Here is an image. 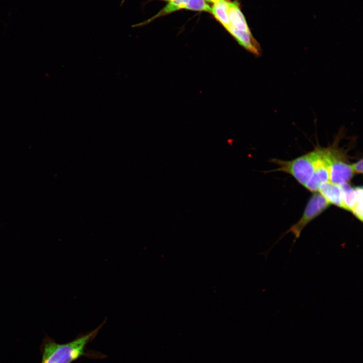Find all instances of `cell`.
Wrapping results in <instances>:
<instances>
[{
  "mask_svg": "<svg viewBox=\"0 0 363 363\" xmlns=\"http://www.w3.org/2000/svg\"><path fill=\"white\" fill-rule=\"evenodd\" d=\"M317 157L313 173L305 185L310 191H318L321 184L329 180V164L327 157L325 148L317 146Z\"/></svg>",
  "mask_w": 363,
  "mask_h": 363,
  "instance_id": "5b68a950",
  "label": "cell"
},
{
  "mask_svg": "<svg viewBox=\"0 0 363 363\" xmlns=\"http://www.w3.org/2000/svg\"><path fill=\"white\" fill-rule=\"evenodd\" d=\"M126 0H123L121 4L122 5L124 2ZM166 2L167 4L170 5L172 7H174L176 11H179L184 9L185 4L187 0H159Z\"/></svg>",
  "mask_w": 363,
  "mask_h": 363,
  "instance_id": "7c38bea8",
  "label": "cell"
},
{
  "mask_svg": "<svg viewBox=\"0 0 363 363\" xmlns=\"http://www.w3.org/2000/svg\"><path fill=\"white\" fill-rule=\"evenodd\" d=\"M228 15L231 27L240 31L251 32L237 1L228 2Z\"/></svg>",
  "mask_w": 363,
  "mask_h": 363,
  "instance_id": "9c48e42d",
  "label": "cell"
},
{
  "mask_svg": "<svg viewBox=\"0 0 363 363\" xmlns=\"http://www.w3.org/2000/svg\"><path fill=\"white\" fill-rule=\"evenodd\" d=\"M317 147L312 152L290 161L273 159L272 162L278 164L279 167L268 172L280 171L293 176L301 185L305 186L311 177L315 166L317 157Z\"/></svg>",
  "mask_w": 363,
  "mask_h": 363,
  "instance_id": "3957f363",
  "label": "cell"
},
{
  "mask_svg": "<svg viewBox=\"0 0 363 363\" xmlns=\"http://www.w3.org/2000/svg\"><path fill=\"white\" fill-rule=\"evenodd\" d=\"M318 191L330 204H333L345 210L342 190L340 185L328 180L321 185Z\"/></svg>",
  "mask_w": 363,
  "mask_h": 363,
  "instance_id": "ba28073f",
  "label": "cell"
},
{
  "mask_svg": "<svg viewBox=\"0 0 363 363\" xmlns=\"http://www.w3.org/2000/svg\"><path fill=\"white\" fill-rule=\"evenodd\" d=\"M206 1H208L209 2L213 3V4L219 2L223 0H205Z\"/></svg>",
  "mask_w": 363,
  "mask_h": 363,
  "instance_id": "5bb4252c",
  "label": "cell"
},
{
  "mask_svg": "<svg viewBox=\"0 0 363 363\" xmlns=\"http://www.w3.org/2000/svg\"><path fill=\"white\" fill-rule=\"evenodd\" d=\"M330 205V204L320 193L313 194L308 201L300 219L288 229L278 240L285 234L291 232L295 237L294 243L296 239L299 237L301 231L306 226L327 209Z\"/></svg>",
  "mask_w": 363,
  "mask_h": 363,
  "instance_id": "277c9868",
  "label": "cell"
},
{
  "mask_svg": "<svg viewBox=\"0 0 363 363\" xmlns=\"http://www.w3.org/2000/svg\"><path fill=\"white\" fill-rule=\"evenodd\" d=\"M340 134H338L333 144L325 148L329 164V181L338 185L349 182L354 174L348 163L346 153L338 147Z\"/></svg>",
  "mask_w": 363,
  "mask_h": 363,
  "instance_id": "7a4b0ae2",
  "label": "cell"
},
{
  "mask_svg": "<svg viewBox=\"0 0 363 363\" xmlns=\"http://www.w3.org/2000/svg\"><path fill=\"white\" fill-rule=\"evenodd\" d=\"M228 2L223 0L213 4L210 13L226 30L230 26L228 15Z\"/></svg>",
  "mask_w": 363,
  "mask_h": 363,
  "instance_id": "30bf717a",
  "label": "cell"
},
{
  "mask_svg": "<svg viewBox=\"0 0 363 363\" xmlns=\"http://www.w3.org/2000/svg\"><path fill=\"white\" fill-rule=\"evenodd\" d=\"M106 319L94 330L79 335L73 340L64 344L48 341L44 344L41 363H72L82 357L102 358L101 353L87 349V346L97 335Z\"/></svg>",
  "mask_w": 363,
  "mask_h": 363,
  "instance_id": "6da1fadb",
  "label": "cell"
},
{
  "mask_svg": "<svg viewBox=\"0 0 363 363\" xmlns=\"http://www.w3.org/2000/svg\"><path fill=\"white\" fill-rule=\"evenodd\" d=\"M227 31L237 41L239 44L247 50L259 56L261 53V48L258 42L253 36L251 32H247L237 30L230 26Z\"/></svg>",
  "mask_w": 363,
  "mask_h": 363,
  "instance_id": "52a82bcc",
  "label": "cell"
},
{
  "mask_svg": "<svg viewBox=\"0 0 363 363\" xmlns=\"http://www.w3.org/2000/svg\"><path fill=\"white\" fill-rule=\"evenodd\" d=\"M345 210L350 211L360 222L362 221V188L352 187L348 183L340 185Z\"/></svg>",
  "mask_w": 363,
  "mask_h": 363,
  "instance_id": "8992f818",
  "label": "cell"
},
{
  "mask_svg": "<svg viewBox=\"0 0 363 363\" xmlns=\"http://www.w3.org/2000/svg\"><path fill=\"white\" fill-rule=\"evenodd\" d=\"M353 173L361 174L362 173V159L350 165Z\"/></svg>",
  "mask_w": 363,
  "mask_h": 363,
  "instance_id": "4fadbf2b",
  "label": "cell"
},
{
  "mask_svg": "<svg viewBox=\"0 0 363 363\" xmlns=\"http://www.w3.org/2000/svg\"><path fill=\"white\" fill-rule=\"evenodd\" d=\"M184 9L211 13V7L205 0H187Z\"/></svg>",
  "mask_w": 363,
  "mask_h": 363,
  "instance_id": "8fae6325",
  "label": "cell"
}]
</instances>
